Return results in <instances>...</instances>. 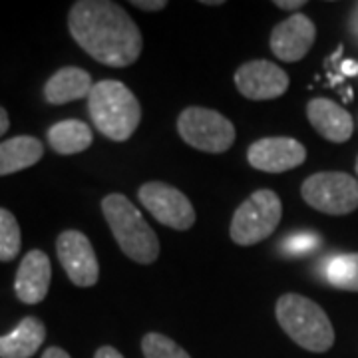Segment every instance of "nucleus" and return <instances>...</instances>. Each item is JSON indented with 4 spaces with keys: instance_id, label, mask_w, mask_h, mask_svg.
<instances>
[{
    "instance_id": "9",
    "label": "nucleus",
    "mask_w": 358,
    "mask_h": 358,
    "mask_svg": "<svg viewBox=\"0 0 358 358\" xmlns=\"http://www.w3.org/2000/svg\"><path fill=\"white\" fill-rule=\"evenodd\" d=\"M58 261L76 287H94L100 277L98 257L90 239L76 229L62 231L56 239Z\"/></svg>"
},
{
    "instance_id": "10",
    "label": "nucleus",
    "mask_w": 358,
    "mask_h": 358,
    "mask_svg": "<svg viewBox=\"0 0 358 358\" xmlns=\"http://www.w3.org/2000/svg\"><path fill=\"white\" fill-rule=\"evenodd\" d=\"M235 86L249 100H275L289 90V74L268 60H251L235 72Z\"/></svg>"
},
{
    "instance_id": "12",
    "label": "nucleus",
    "mask_w": 358,
    "mask_h": 358,
    "mask_svg": "<svg viewBox=\"0 0 358 358\" xmlns=\"http://www.w3.org/2000/svg\"><path fill=\"white\" fill-rule=\"evenodd\" d=\"M317 38L315 22L296 13L273 28L271 32V50L282 62H299L308 54Z\"/></svg>"
},
{
    "instance_id": "30",
    "label": "nucleus",
    "mask_w": 358,
    "mask_h": 358,
    "mask_svg": "<svg viewBox=\"0 0 358 358\" xmlns=\"http://www.w3.org/2000/svg\"><path fill=\"white\" fill-rule=\"evenodd\" d=\"M203 4H207V6H221L223 0H203Z\"/></svg>"
},
{
    "instance_id": "1",
    "label": "nucleus",
    "mask_w": 358,
    "mask_h": 358,
    "mask_svg": "<svg viewBox=\"0 0 358 358\" xmlns=\"http://www.w3.org/2000/svg\"><path fill=\"white\" fill-rule=\"evenodd\" d=\"M72 38L103 66L126 68L141 56L143 38L129 14L110 0H78L68 14Z\"/></svg>"
},
{
    "instance_id": "31",
    "label": "nucleus",
    "mask_w": 358,
    "mask_h": 358,
    "mask_svg": "<svg viewBox=\"0 0 358 358\" xmlns=\"http://www.w3.org/2000/svg\"><path fill=\"white\" fill-rule=\"evenodd\" d=\"M357 173H358V159H357Z\"/></svg>"
},
{
    "instance_id": "23",
    "label": "nucleus",
    "mask_w": 358,
    "mask_h": 358,
    "mask_svg": "<svg viewBox=\"0 0 358 358\" xmlns=\"http://www.w3.org/2000/svg\"><path fill=\"white\" fill-rule=\"evenodd\" d=\"M131 4H134L136 8H141V10H150V13L162 10V8H166L167 6L166 0H134Z\"/></svg>"
},
{
    "instance_id": "16",
    "label": "nucleus",
    "mask_w": 358,
    "mask_h": 358,
    "mask_svg": "<svg viewBox=\"0 0 358 358\" xmlns=\"http://www.w3.org/2000/svg\"><path fill=\"white\" fill-rule=\"evenodd\" d=\"M44 341V322L38 317H24L13 333L0 336V358H32Z\"/></svg>"
},
{
    "instance_id": "17",
    "label": "nucleus",
    "mask_w": 358,
    "mask_h": 358,
    "mask_svg": "<svg viewBox=\"0 0 358 358\" xmlns=\"http://www.w3.org/2000/svg\"><path fill=\"white\" fill-rule=\"evenodd\" d=\"M44 155V143L32 136H16L0 143V178L22 171L38 164Z\"/></svg>"
},
{
    "instance_id": "26",
    "label": "nucleus",
    "mask_w": 358,
    "mask_h": 358,
    "mask_svg": "<svg viewBox=\"0 0 358 358\" xmlns=\"http://www.w3.org/2000/svg\"><path fill=\"white\" fill-rule=\"evenodd\" d=\"M42 358H72V357L66 352L64 348H60V346H50V348H46V350H44Z\"/></svg>"
},
{
    "instance_id": "15",
    "label": "nucleus",
    "mask_w": 358,
    "mask_h": 358,
    "mask_svg": "<svg viewBox=\"0 0 358 358\" xmlns=\"http://www.w3.org/2000/svg\"><path fill=\"white\" fill-rule=\"evenodd\" d=\"M92 88H94V82L86 70L76 68V66H66L48 78L44 86V98L48 103L60 106V103L88 98Z\"/></svg>"
},
{
    "instance_id": "6",
    "label": "nucleus",
    "mask_w": 358,
    "mask_h": 358,
    "mask_svg": "<svg viewBox=\"0 0 358 358\" xmlns=\"http://www.w3.org/2000/svg\"><path fill=\"white\" fill-rule=\"evenodd\" d=\"M181 140L207 154H223L235 141V126L215 110L192 106L178 117Z\"/></svg>"
},
{
    "instance_id": "27",
    "label": "nucleus",
    "mask_w": 358,
    "mask_h": 358,
    "mask_svg": "<svg viewBox=\"0 0 358 358\" xmlns=\"http://www.w3.org/2000/svg\"><path fill=\"white\" fill-rule=\"evenodd\" d=\"M341 72H343L345 76H357V74H358V62H352V60H345V62L341 64Z\"/></svg>"
},
{
    "instance_id": "24",
    "label": "nucleus",
    "mask_w": 358,
    "mask_h": 358,
    "mask_svg": "<svg viewBox=\"0 0 358 358\" xmlns=\"http://www.w3.org/2000/svg\"><path fill=\"white\" fill-rule=\"evenodd\" d=\"M94 358H124V355L117 348H114V346H102V348L96 350V357Z\"/></svg>"
},
{
    "instance_id": "13",
    "label": "nucleus",
    "mask_w": 358,
    "mask_h": 358,
    "mask_svg": "<svg viewBox=\"0 0 358 358\" xmlns=\"http://www.w3.org/2000/svg\"><path fill=\"white\" fill-rule=\"evenodd\" d=\"M52 281L50 259L44 251L32 249L28 251L16 271L14 279V291L18 301L24 305H36L46 299Z\"/></svg>"
},
{
    "instance_id": "21",
    "label": "nucleus",
    "mask_w": 358,
    "mask_h": 358,
    "mask_svg": "<svg viewBox=\"0 0 358 358\" xmlns=\"http://www.w3.org/2000/svg\"><path fill=\"white\" fill-rule=\"evenodd\" d=\"M141 352L145 358H192L181 346L162 333H150L141 341Z\"/></svg>"
},
{
    "instance_id": "2",
    "label": "nucleus",
    "mask_w": 358,
    "mask_h": 358,
    "mask_svg": "<svg viewBox=\"0 0 358 358\" xmlns=\"http://www.w3.org/2000/svg\"><path fill=\"white\" fill-rule=\"evenodd\" d=\"M88 112L96 129L114 141L129 140L141 120L138 98L117 80H102L94 84L88 96Z\"/></svg>"
},
{
    "instance_id": "25",
    "label": "nucleus",
    "mask_w": 358,
    "mask_h": 358,
    "mask_svg": "<svg viewBox=\"0 0 358 358\" xmlns=\"http://www.w3.org/2000/svg\"><path fill=\"white\" fill-rule=\"evenodd\" d=\"M275 6H279L282 10H296L305 6V0H275Z\"/></svg>"
},
{
    "instance_id": "3",
    "label": "nucleus",
    "mask_w": 358,
    "mask_h": 358,
    "mask_svg": "<svg viewBox=\"0 0 358 358\" xmlns=\"http://www.w3.org/2000/svg\"><path fill=\"white\" fill-rule=\"evenodd\" d=\"M102 211L124 255L140 265H152L159 257V239L136 205L122 193H110L102 199Z\"/></svg>"
},
{
    "instance_id": "4",
    "label": "nucleus",
    "mask_w": 358,
    "mask_h": 358,
    "mask_svg": "<svg viewBox=\"0 0 358 358\" xmlns=\"http://www.w3.org/2000/svg\"><path fill=\"white\" fill-rule=\"evenodd\" d=\"M277 320L285 333L310 352H327L334 345V329L327 313L307 296L287 293L277 301Z\"/></svg>"
},
{
    "instance_id": "22",
    "label": "nucleus",
    "mask_w": 358,
    "mask_h": 358,
    "mask_svg": "<svg viewBox=\"0 0 358 358\" xmlns=\"http://www.w3.org/2000/svg\"><path fill=\"white\" fill-rule=\"evenodd\" d=\"M320 239L317 233L310 231H303V233H294L291 237H287L282 241V247L289 255H307L310 251H315L320 245Z\"/></svg>"
},
{
    "instance_id": "28",
    "label": "nucleus",
    "mask_w": 358,
    "mask_h": 358,
    "mask_svg": "<svg viewBox=\"0 0 358 358\" xmlns=\"http://www.w3.org/2000/svg\"><path fill=\"white\" fill-rule=\"evenodd\" d=\"M10 128V120H8V114H6V110L0 106V138L8 131Z\"/></svg>"
},
{
    "instance_id": "14",
    "label": "nucleus",
    "mask_w": 358,
    "mask_h": 358,
    "mask_svg": "<svg viewBox=\"0 0 358 358\" xmlns=\"http://www.w3.org/2000/svg\"><path fill=\"white\" fill-rule=\"evenodd\" d=\"M307 115L310 126L319 131L324 140L334 143H345L352 136V115L343 106L327 98H315L307 106Z\"/></svg>"
},
{
    "instance_id": "11",
    "label": "nucleus",
    "mask_w": 358,
    "mask_h": 358,
    "mask_svg": "<svg viewBox=\"0 0 358 358\" xmlns=\"http://www.w3.org/2000/svg\"><path fill=\"white\" fill-rule=\"evenodd\" d=\"M307 159V150L293 138H263L249 145L247 162L251 167L267 173H282L294 169Z\"/></svg>"
},
{
    "instance_id": "19",
    "label": "nucleus",
    "mask_w": 358,
    "mask_h": 358,
    "mask_svg": "<svg viewBox=\"0 0 358 358\" xmlns=\"http://www.w3.org/2000/svg\"><path fill=\"white\" fill-rule=\"evenodd\" d=\"M322 277L336 289L358 293V253L329 257L322 265Z\"/></svg>"
},
{
    "instance_id": "8",
    "label": "nucleus",
    "mask_w": 358,
    "mask_h": 358,
    "mask_svg": "<svg viewBox=\"0 0 358 358\" xmlns=\"http://www.w3.org/2000/svg\"><path fill=\"white\" fill-rule=\"evenodd\" d=\"M141 205L154 215L162 225L176 231L192 229L195 223V209L185 193L178 187L162 181L143 183L138 192Z\"/></svg>"
},
{
    "instance_id": "5",
    "label": "nucleus",
    "mask_w": 358,
    "mask_h": 358,
    "mask_svg": "<svg viewBox=\"0 0 358 358\" xmlns=\"http://www.w3.org/2000/svg\"><path fill=\"white\" fill-rule=\"evenodd\" d=\"M282 215V203L273 189H259L237 207L231 219V239L241 247L261 243L273 235Z\"/></svg>"
},
{
    "instance_id": "20",
    "label": "nucleus",
    "mask_w": 358,
    "mask_h": 358,
    "mask_svg": "<svg viewBox=\"0 0 358 358\" xmlns=\"http://www.w3.org/2000/svg\"><path fill=\"white\" fill-rule=\"evenodd\" d=\"M20 227L13 213L4 207H0V261L10 263L20 253Z\"/></svg>"
},
{
    "instance_id": "7",
    "label": "nucleus",
    "mask_w": 358,
    "mask_h": 358,
    "mask_svg": "<svg viewBox=\"0 0 358 358\" xmlns=\"http://www.w3.org/2000/svg\"><path fill=\"white\" fill-rule=\"evenodd\" d=\"M301 195L327 215H348L358 207V181L343 171H319L305 179Z\"/></svg>"
},
{
    "instance_id": "18",
    "label": "nucleus",
    "mask_w": 358,
    "mask_h": 358,
    "mask_svg": "<svg viewBox=\"0 0 358 358\" xmlns=\"http://www.w3.org/2000/svg\"><path fill=\"white\" fill-rule=\"evenodd\" d=\"M94 141V134L86 122L62 120L48 129V143L60 155H74L86 152Z\"/></svg>"
},
{
    "instance_id": "29",
    "label": "nucleus",
    "mask_w": 358,
    "mask_h": 358,
    "mask_svg": "<svg viewBox=\"0 0 358 358\" xmlns=\"http://www.w3.org/2000/svg\"><path fill=\"white\" fill-rule=\"evenodd\" d=\"M350 32H352V36L358 40V10H355L352 16H350Z\"/></svg>"
}]
</instances>
